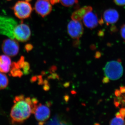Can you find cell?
Masks as SVG:
<instances>
[{
	"instance_id": "1",
	"label": "cell",
	"mask_w": 125,
	"mask_h": 125,
	"mask_svg": "<svg viewBox=\"0 0 125 125\" xmlns=\"http://www.w3.org/2000/svg\"><path fill=\"white\" fill-rule=\"evenodd\" d=\"M11 108L10 116L13 124L23 122L33 114L38 101L36 99L25 97L21 95L16 97Z\"/></svg>"
},
{
	"instance_id": "2",
	"label": "cell",
	"mask_w": 125,
	"mask_h": 125,
	"mask_svg": "<svg viewBox=\"0 0 125 125\" xmlns=\"http://www.w3.org/2000/svg\"><path fill=\"white\" fill-rule=\"evenodd\" d=\"M18 24L13 18L0 15V34L14 39L15 31Z\"/></svg>"
},
{
	"instance_id": "3",
	"label": "cell",
	"mask_w": 125,
	"mask_h": 125,
	"mask_svg": "<svg viewBox=\"0 0 125 125\" xmlns=\"http://www.w3.org/2000/svg\"><path fill=\"white\" fill-rule=\"evenodd\" d=\"M106 77L112 80H116L122 76L123 69L121 61H111L107 62L104 69Z\"/></svg>"
},
{
	"instance_id": "4",
	"label": "cell",
	"mask_w": 125,
	"mask_h": 125,
	"mask_svg": "<svg viewBox=\"0 0 125 125\" xmlns=\"http://www.w3.org/2000/svg\"><path fill=\"white\" fill-rule=\"evenodd\" d=\"M15 15L21 20L25 19L30 17L32 8L29 2L25 1H19L12 7Z\"/></svg>"
},
{
	"instance_id": "5",
	"label": "cell",
	"mask_w": 125,
	"mask_h": 125,
	"mask_svg": "<svg viewBox=\"0 0 125 125\" xmlns=\"http://www.w3.org/2000/svg\"><path fill=\"white\" fill-rule=\"evenodd\" d=\"M33 114L36 120L39 122V125H43L50 117L51 111L47 104L43 105L38 103L35 108Z\"/></svg>"
},
{
	"instance_id": "6",
	"label": "cell",
	"mask_w": 125,
	"mask_h": 125,
	"mask_svg": "<svg viewBox=\"0 0 125 125\" xmlns=\"http://www.w3.org/2000/svg\"><path fill=\"white\" fill-rule=\"evenodd\" d=\"M1 47L3 52L9 56H16L19 51V45L18 42L13 39H7L4 40Z\"/></svg>"
},
{
	"instance_id": "7",
	"label": "cell",
	"mask_w": 125,
	"mask_h": 125,
	"mask_svg": "<svg viewBox=\"0 0 125 125\" xmlns=\"http://www.w3.org/2000/svg\"><path fill=\"white\" fill-rule=\"evenodd\" d=\"M31 36V30L28 25L23 23L18 24L14 34L15 39L24 42L29 40Z\"/></svg>"
},
{
	"instance_id": "8",
	"label": "cell",
	"mask_w": 125,
	"mask_h": 125,
	"mask_svg": "<svg viewBox=\"0 0 125 125\" xmlns=\"http://www.w3.org/2000/svg\"><path fill=\"white\" fill-rule=\"evenodd\" d=\"M67 30L72 38L77 40H79L83 33V28L80 21L73 20L70 21L67 25Z\"/></svg>"
},
{
	"instance_id": "9",
	"label": "cell",
	"mask_w": 125,
	"mask_h": 125,
	"mask_svg": "<svg viewBox=\"0 0 125 125\" xmlns=\"http://www.w3.org/2000/svg\"><path fill=\"white\" fill-rule=\"evenodd\" d=\"M34 8L36 13L43 18L49 15L52 10L51 3L46 0H37Z\"/></svg>"
},
{
	"instance_id": "10",
	"label": "cell",
	"mask_w": 125,
	"mask_h": 125,
	"mask_svg": "<svg viewBox=\"0 0 125 125\" xmlns=\"http://www.w3.org/2000/svg\"><path fill=\"white\" fill-rule=\"evenodd\" d=\"M83 19L85 27L91 29L96 28L99 23L97 16L92 11L87 13Z\"/></svg>"
},
{
	"instance_id": "11",
	"label": "cell",
	"mask_w": 125,
	"mask_h": 125,
	"mask_svg": "<svg viewBox=\"0 0 125 125\" xmlns=\"http://www.w3.org/2000/svg\"><path fill=\"white\" fill-rule=\"evenodd\" d=\"M103 18L107 24H113L118 21L119 18V13L115 9H107L104 12Z\"/></svg>"
},
{
	"instance_id": "12",
	"label": "cell",
	"mask_w": 125,
	"mask_h": 125,
	"mask_svg": "<svg viewBox=\"0 0 125 125\" xmlns=\"http://www.w3.org/2000/svg\"><path fill=\"white\" fill-rule=\"evenodd\" d=\"M93 8L90 6H85L74 11L71 15L72 20L80 21L85 15L89 11H92Z\"/></svg>"
},
{
	"instance_id": "13",
	"label": "cell",
	"mask_w": 125,
	"mask_h": 125,
	"mask_svg": "<svg viewBox=\"0 0 125 125\" xmlns=\"http://www.w3.org/2000/svg\"><path fill=\"white\" fill-rule=\"evenodd\" d=\"M11 65V59L7 55L0 56V72L7 73L10 70Z\"/></svg>"
},
{
	"instance_id": "14",
	"label": "cell",
	"mask_w": 125,
	"mask_h": 125,
	"mask_svg": "<svg viewBox=\"0 0 125 125\" xmlns=\"http://www.w3.org/2000/svg\"><path fill=\"white\" fill-rule=\"evenodd\" d=\"M109 125H125V118L115 114L109 122Z\"/></svg>"
},
{
	"instance_id": "15",
	"label": "cell",
	"mask_w": 125,
	"mask_h": 125,
	"mask_svg": "<svg viewBox=\"0 0 125 125\" xmlns=\"http://www.w3.org/2000/svg\"><path fill=\"white\" fill-rule=\"evenodd\" d=\"M9 84V79L5 74L0 72V90L5 88Z\"/></svg>"
},
{
	"instance_id": "16",
	"label": "cell",
	"mask_w": 125,
	"mask_h": 125,
	"mask_svg": "<svg viewBox=\"0 0 125 125\" xmlns=\"http://www.w3.org/2000/svg\"><path fill=\"white\" fill-rule=\"evenodd\" d=\"M46 125H69L65 121L61 120L58 116L54 117Z\"/></svg>"
},
{
	"instance_id": "17",
	"label": "cell",
	"mask_w": 125,
	"mask_h": 125,
	"mask_svg": "<svg viewBox=\"0 0 125 125\" xmlns=\"http://www.w3.org/2000/svg\"><path fill=\"white\" fill-rule=\"evenodd\" d=\"M62 4L65 7H71L78 2V0H60Z\"/></svg>"
},
{
	"instance_id": "18",
	"label": "cell",
	"mask_w": 125,
	"mask_h": 125,
	"mask_svg": "<svg viewBox=\"0 0 125 125\" xmlns=\"http://www.w3.org/2000/svg\"><path fill=\"white\" fill-rule=\"evenodd\" d=\"M116 115H118L119 116L122 117L123 118H125V108H121L119 110V112L117 113Z\"/></svg>"
},
{
	"instance_id": "19",
	"label": "cell",
	"mask_w": 125,
	"mask_h": 125,
	"mask_svg": "<svg viewBox=\"0 0 125 125\" xmlns=\"http://www.w3.org/2000/svg\"><path fill=\"white\" fill-rule=\"evenodd\" d=\"M114 3L119 6H125V0H114Z\"/></svg>"
},
{
	"instance_id": "20",
	"label": "cell",
	"mask_w": 125,
	"mask_h": 125,
	"mask_svg": "<svg viewBox=\"0 0 125 125\" xmlns=\"http://www.w3.org/2000/svg\"><path fill=\"white\" fill-rule=\"evenodd\" d=\"M120 34L122 38L125 40V24H123L121 27Z\"/></svg>"
},
{
	"instance_id": "21",
	"label": "cell",
	"mask_w": 125,
	"mask_h": 125,
	"mask_svg": "<svg viewBox=\"0 0 125 125\" xmlns=\"http://www.w3.org/2000/svg\"><path fill=\"white\" fill-rule=\"evenodd\" d=\"M60 1V0H49V2L52 5L58 3Z\"/></svg>"
},
{
	"instance_id": "22",
	"label": "cell",
	"mask_w": 125,
	"mask_h": 125,
	"mask_svg": "<svg viewBox=\"0 0 125 125\" xmlns=\"http://www.w3.org/2000/svg\"><path fill=\"white\" fill-rule=\"evenodd\" d=\"M32 0H24V1H28V2H30V1H31Z\"/></svg>"
},
{
	"instance_id": "23",
	"label": "cell",
	"mask_w": 125,
	"mask_h": 125,
	"mask_svg": "<svg viewBox=\"0 0 125 125\" xmlns=\"http://www.w3.org/2000/svg\"><path fill=\"white\" fill-rule=\"evenodd\" d=\"M46 0L48 1H49V0Z\"/></svg>"
},
{
	"instance_id": "24",
	"label": "cell",
	"mask_w": 125,
	"mask_h": 125,
	"mask_svg": "<svg viewBox=\"0 0 125 125\" xmlns=\"http://www.w3.org/2000/svg\"><path fill=\"white\" fill-rule=\"evenodd\" d=\"M7 0V1H10V0Z\"/></svg>"
}]
</instances>
